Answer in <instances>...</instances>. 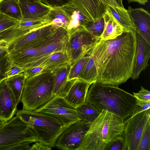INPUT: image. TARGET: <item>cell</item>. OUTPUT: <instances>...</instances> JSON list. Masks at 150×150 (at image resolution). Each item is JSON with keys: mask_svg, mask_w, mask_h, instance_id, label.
I'll use <instances>...</instances> for the list:
<instances>
[{"mask_svg": "<svg viewBox=\"0 0 150 150\" xmlns=\"http://www.w3.org/2000/svg\"><path fill=\"white\" fill-rule=\"evenodd\" d=\"M127 1L129 3L131 2H136L140 4L144 5L148 2V0H127Z\"/></svg>", "mask_w": 150, "mask_h": 150, "instance_id": "obj_43", "label": "cell"}, {"mask_svg": "<svg viewBox=\"0 0 150 150\" xmlns=\"http://www.w3.org/2000/svg\"><path fill=\"white\" fill-rule=\"evenodd\" d=\"M5 80L0 83V120L6 122L15 115L17 106L15 97Z\"/></svg>", "mask_w": 150, "mask_h": 150, "instance_id": "obj_14", "label": "cell"}, {"mask_svg": "<svg viewBox=\"0 0 150 150\" xmlns=\"http://www.w3.org/2000/svg\"><path fill=\"white\" fill-rule=\"evenodd\" d=\"M12 63L8 53L0 57V83L8 78L7 73Z\"/></svg>", "mask_w": 150, "mask_h": 150, "instance_id": "obj_32", "label": "cell"}, {"mask_svg": "<svg viewBox=\"0 0 150 150\" xmlns=\"http://www.w3.org/2000/svg\"><path fill=\"white\" fill-rule=\"evenodd\" d=\"M67 30L58 27L41 38L8 54L13 63L24 69L38 67L45 57L52 53L66 51Z\"/></svg>", "mask_w": 150, "mask_h": 150, "instance_id": "obj_3", "label": "cell"}, {"mask_svg": "<svg viewBox=\"0 0 150 150\" xmlns=\"http://www.w3.org/2000/svg\"><path fill=\"white\" fill-rule=\"evenodd\" d=\"M26 75L24 72L6 79V84L12 91L16 100V105L20 103L24 86Z\"/></svg>", "mask_w": 150, "mask_h": 150, "instance_id": "obj_23", "label": "cell"}, {"mask_svg": "<svg viewBox=\"0 0 150 150\" xmlns=\"http://www.w3.org/2000/svg\"><path fill=\"white\" fill-rule=\"evenodd\" d=\"M92 84L78 78L72 79L68 91L64 98L76 108L86 102L87 92Z\"/></svg>", "mask_w": 150, "mask_h": 150, "instance_id": "obj_17", "label": "cell"}, {"mask_svg": "<svg viewBox=\"0 0 150 150\" xmlns=\"http://www.w3.org/2000/svg\"><path fill=\"white\" fill-rule=\"evenodd\" d=\"M70 67V64L69 63L52 71L54 76L52 93L55 96L64 98L68 92L72 81V80H67Z\"/></svg>", "mask_w": 150, "mask_h": 150, "instance_id": "obj_18", "label": "cell"}, {"mask_svg": "<svg viewBox=\"0 0 150 150\" xmlns=\"http://www.w3.org/2000/svg\"><path fill=\"white\" fill-rule=\"evenodd\" d=\"M24 70L23 68L12 63L7 73L8 78L21 73Z\"/></svg>", "mask_w": 150, "mask_h": 150, "instance_id": "obj_38", "label": "cell"}, {"mask_svg": "<svg viewBox=\"0 0 150 150\" xmlns=\"http://www.w3.org/2000/svg\"><path fill=\"white\" fill-rule=\"evenodd\" d=\"M133 96L137 100L145 102H150V92L141 86V89L137 92H133Z\"/></svg>", "mask_w": 150, "mask_h": 150, "instance_id": "obj_36", "label": "cell"}, {"mask_svg": "<svg viewBox=\"0 0 150 150\" xmlns=\"http://www.w3.org/2000/svg\"><path fill=\"white\" fill-rule=\"evenodd\" d=\"M19 3L23 18L38 19L45 18L52 8L40 1L30 2L19 1Z\"/></svg>", "mask_w": 150, "mask_h": 150, "instance_id": "obj_19", "label": "cell"}, {"mask_svg": "<svg viewBox=\"0 0 150 150\" xmlns=\"http://www.w3.org/2000/svg\"><path fill=\"white\" fill-rule=\"evenodd\" d=\"M107 10L109 11L122 26L124 31H134L135 28L132 23L127 10L108 4Z\"/></svg>", "mask_w": 150, "mask_h": 150, "instance_id": "obj_24", "label": "cell"}, {"mask_svg": "<svg viewBox=\"0 0 150 150\" xmlns=\"http://www.w3.org/2000/svg\"><path fill=\"white\" fill-rule=\"evenodd\" d=\"M24 72L26 75L27 77L33 76L44 70L46 69L41 67H36L29 69H24ZM47 70V69H46Z\"/></svg>", "mask_w": 150, "mask_h": 150, "instance_id": "obj_39", "label": "cell"}, {"mask_svg": "<svg viewBox=\"0 0 150 150\" xmlns=\"http://www.w3.org/2000/svg\"><path fill=\"white\" fill-rule=\"evenodd\" d=\"M91 123L76 121L67 127L57 139L55 147L66 150H78Z\"/></svg>", "mask_w": 150, "mask_h": 150, "instance_id": "obj_11", "label": "cell"}, {"mask_svg": "<svg viewBox=\"0 0 150 150\" xmlns=\"http://www.w3.org/2000/svg\"><path fill=\"white\" fill-rule=\"evenodd\" d=\"M103 17L105 21V27L100 37V40L114 39L120 35L124 31L122 26L109 11L107 10Z\"/></svg>", "mask_w": 150, "mask_h": 150, "instance_id": "obj_20", "label": "cell"}, {"mask_svg": "<svg viewBox=\"0 0 150 150\" xmlns=\"http://www.w3.org/2000/svg\"><path fill=\"white\" fill-rule=\"evenodd\" d=\"M0 11L19 21L23 18L18 0H2L0 1Z\"/></svg>", "mask_w": 150, "mask_h": 150, "instance_id": "obj_25", "label": "cell"}, {"mask_svg": "<svg viewBox=\"0 0 150 150\" xmlns=\"http://www.w3.org/2000/svg\"><path fill=\"white\" fill-rule=\"evenodd\" d=\"M52 148L43 145L38 142H35L30 146V150H50Z\"/></svg>", "mask_w": 150, "mask_h": 150, "instance_id": "obj_41", "label": "cell"}, {"mask_svg": "<svg viewBox=\"0 0 150 150\" xmlns=\"http://www.w3.org/2000/svg\"><path fill=\"white\" fill-rule=\"evenodd\" d=\"M2 0H0V1H2Z\"/></svg>", "mask_w": 150, "mask_h": 150, "instance_id": "obj_47", "label": "cell"}, {"mask_svg": "<svg viewBox=\"0 0 150 150\" xmlns=\"http://www.w3.org/2000/svg\"><path fill=\"white\" fill-rule=\"evenodd\" d=\"M54 79L52 72L46 69L27 77L21 98L22 109L36 110L53 98Z\"/></svg>", "mask_w": 150, "mask_h": 150, "instance_id": "obj_5", "label": "cell"}, {"mask_svg": "<svg viewBox=\"0 0 150 150\" xmlns=\"http://www.w3.org/2000/svg\"><path fill=\"white\" fill-rule=\"evenodd\" d=\"M15 115L33 131L38 142L52 148L66 128L56 118L35 110H17Z\"/></svg>", "mask_w": 150, "mask_h": 150, "instance_id": "obj_6", "label": "cell"}, {"mask_svg": "<svg viewBox=\"0 0 150 150\" xmlns=\"http://www.w3.org/2000/svg\"><path fill=\"white\" fill-rule=\"evenodd\" d=\"M137 100L133 95L118 86L94 82L88 88L86 102L100 112L107 110L124 121L132 114Z\"/></svg>", "mask_w": 150, "mask_h": 150, "instance_id": "obj_2", "label": "cell"}, {"mask_svg": "<svg viewBox=\"0 0 150 150\" xmlns=\"http://www.w3.org/2000/svg\"><path fill=\"white\" fill-rule=\"evenodd\" d=\"M37 142L35 132L16 115L0 127V150L19 143Z\"/></svg>", "mask_w": 150, "mask_h": 150, "instance_id": "obj_7", "label": "cell"}, {"mask_svg": "<svg viewBox=\"0 0 150 150\" xmlns=\"http://www.w3.org/2000/svg\"><path fill=\"white\" fill-rule=\"evenodd\" d=\"M52 23L45 18L38 19L22 18L19 22V25L29 32L43 26Z\"/></svg>", "mask_w": 150, "mask_h": 150, "instance_id": "obj_28", "label": "cell"}, {"mask_svg": "<svg viewBox=\"0 0 150 150\" xmlns=\"http://www.w3.org/2000/svg\"><path fill=\"white\" fill-rule=\"evenodd\" d=\"M150 108V102L137 100L136 107L132 114L130 116H134L142 111L149 109Z\"/></svg>", "mask_w": 150, "mask_h": 150, "instance_id": "obj_37", "label": "cell"}, {"mask_svg": "<svg viewBox=\"0 0 150 150\" xmlns=\"http://www.w3.org/2000/svg\"><path fill=\"white\" fill-rule=\"evenodd\" d=\"M135 31L137 46L131 78L132 80L138 78L142 71L149 66L150 57V44L139 33Z\"/></svg>", "mask_w": 150, "mask_h": 150, "instance_id": "obj_12", "label": "cell"}, {"mask_svg": "<svg viewBox=\"0 0 150 150\" xmlns=\"http://www.w3.org/2000/svg\"><path fill=\"white\" fill-rule=\"evenodd\" d=\"M19 1L25 2H33L38 1H40V0H18Z\"/></svg>", "mask_w": 150, "mask_h": 150, "instance_id": "obj_45", "label": "cell"}, {"mask_svg": "<svg viewBox=\"0 0 150 150\" xmlns=\"http://www.w3.org/2000/svg\"><path fill=\"white\" fill-rule=\"evenodd\" d=\"M91 49L71 66L67 76L68 81L78 78L83 66L89 58Z\"/></svg>", "mask_w": 150, "mask_h": 150, "instance_id": "obj_29", "label": "cell"}, {"mask_svg": "<svg viewBox=\"0 0 150 150\" xmlns=\"http://www.w3.org/2000/svg\"><path fill=\"white\" fill-rule=\"evenodd\" d=\"M40 1L52 8H61L72 2L71 0H40Z\"/></svg>", "mask_w": 150, "mask_h": 150, "instance_id": "obj_35", "label": "cell"}, {"mask_svg": "<svg viewBox=\"0 0 150 150\" xmlns=\"http://www.w3.org/2000/svg\"><path fill=\"white\" fill-rule=\"evenodd\" d=\"M45 18L54 25L67 30L70 21V18L61 8H52Z\"/></svg>", "mask_w": 150, "mask_h": 150, "instance_id": "obj_26", "label": "cell"}, {"mask_svg": "<svg viewBox=\"0 0 150 150\" xmlns=\"http://www.w3.org/2000/svg\"><path fill=\"white\" fill-rule=\"evenodd\" d=\"M35 111L56 118L65 128L74 122L80 120L76 108L62 97L55 96Z\"/></svg>", "mask_w": 150, "mask_h": 150, "instance_id": "obj_9", "label": "cell"}, {"mask_svg": "<svg viewBox=\"0 0 150 150\" xmlns=\"http://www.w3.org/2000/svg\"><path fill=\"white\" fill-rule=\"evenodd\" d=\"M6 122L0 120V127L4 125Z\"/></svg>", "mask_w": 150, "mask_h": 150, "instance_id": "obj_46", "label": "cell"}, {"mask_svg": "<svg viewBox=\"0 0 150 150\" xmlns=\"http://www.w3.org/2000/svg\"><path fill=\"white\" fill-rule=\"evenodd\" d=\"M150 120V109L124 121V128L122 136L125 142L127 150H137L144 129Z\"/></svg>", "mask_w": 150, "mask_h": 150, "instance_id": "obj_10", "label": "cell"}, {"mask_svg": "<svg viewBox=\"0 0 150 150\" xmlns=\"http://www.w3.org/2000/svg\"><path fill=\"white\" fill-rule=\"evenodd\" d=\"M52 23L31 31L11 43L7 48L9 54L15 52L50 33L57 27Z\"/></svg>", "mask_w": 150, "mask_h": 150, "instance_id": "obj_16", "label": "cell"}, {"mask_svg": "<svg viewBox=\"0 0 150 150\" xmlns=\"http://www.w3.org/2000/svg\"><path fill=\"white\" fill-rule=\"evenodd\" d=\"M1 13V12H0V13Z\"/></svg>", "mask_w": 150, "mask_h": 150, "instance_id": "obj_48", "label": "cell"}, {"mask_svg": "<svg viewBox=\"0 0 150 150\" xmlns=\"http://www.w3.org/2000/svg\"><path fill=\"white\" fill-rule=\"evenodd\" d=\"M61 8L70 19L67 28V31L84 27L89 22L93 21L83 15L72 2Z\"/></svg>", "mask_w": 150, "mask_h": 150, "instance_id": "obj_21", "label": "cell"}, {"mask_svg": "<svg viewBox=\"0 0 150 150\" xmlns=\"http://www.w3.org/2000/svg\"><path fill=\"white\" fill-rule=\"evenodd\" d=\"M124 121L107 110L101 111L91 124L78 150H104L114 139L121 137Z\"/></svg>", "mask_w": 150, "mask_h": 150, "instance_id": "obj_4", "label": "cell"}, {"mask_svg": "<svg viewBox=\"0 0 150 150\" xmlns=\"http://www.w3.org/2000/svg\"><path fill=\"white\" fill-rule=\"evenodd\" d=\"M137 150H150V120L144 129Z\"/></svg>", "mask_w": 150, "mask_h": 150, "instance_id": "obj_31", "label": "cell"}, {"mask_svg": "<svg viewBox=\"0 0 150 150\" xmlns=\"http://www.w3.org/2000/svg\"><path fill=\"white\" fill-rule=\"evenodd\" d=\"M123 0H106L108 4L115 7L121 8H125L123 4Z\"/></svg>", "mask_w": 150, "mask_h": 150, "instance_id": "obj_42", "label": "cell"}, {"mask_svg": "<svg viewBox=\"0 0 150 150\" xmlns=\"http://www.w3.org/2000/svg\"><path fill=\"white\" fill-rule=\"evenodd\" d=\"M20 21L4 14H0V33L18 25Z\"/></svg>", "mask_w": 150, "mask_h": 150, "instance_id": "obj_33", "label": "cell"}, {"mask_svg": "<svg viewBox=\"0 0 150 150\" xmlns=\"http://www.w3.org/2000/svg\"><path fill=\"white\" fill-rule=\"evenodd\" d=\"M74 5L84 16L95 22L107 11L106 0H71Z\"/></svg>", "mask_w": 150, "mask_h": 150, "instance_id": "obj_13", "label": "cell"}, {"mask_svg": "<svg viewBox=\"0 0 150 150\" xmlns=\"http://www.w3.org/2000/svg\"><path fill=\"white\" fill-rule=\"evenodd\" d=\"M68 32L66 52L71 66L92 48L100 38L94 36L83 27Z\"/></svg>", "mask_w": 150, "mask_h": 150, "instance_id": "obj_8", "label": "cell"}, {"mask_svg": "<svg viewBox=\"0 0 150 150\" xmlns=\"http://www.w3.org/2000/svg\"><path fill=\"white\" fill-rule=\"evenodd\" d=\"M137 46L135 31L99 40L91 49L78 78L117 86L125 83L132 77Z\"/></svg>", "mask_w": 150, "mask_h": 150, "instance_id": "obj_1", "label": "cell"}, {"mask_svg": "<svg viewBox=\"0 0 150 150\" xmlns=\"http://www.w3.org/2000/svg\"><path fill=\"white\" fill-rule=\"evenodd\" d=\"M7 53L6 49L0 46V57Z\"/></svg>", "mask_w": 150, "mask_h": 150, "instance_id": "obj_44", "label": "cell"}, {"mask_svg": "<svg viewBox=\"0 0 150 150\" xmlns=\"http://www.w3.org/2000/svg\"><path fill=\"white\" fill-rule=\"evenodd\" d=\"M130 19L139 33L150 44V14L142 8H133L129 6L127 10Z\"/></svg>", "mask_w": 150, "mask_h": 150, "instance_id": "obj_15", "label": "cell"}, {"mask_svg": "<svg viewBox=\"0 0 150 150\" xmlns=\"http://www.w3.org/2000/svg\"><path fill=\"white\" fill-rule=\"evenodd\" d=\"M104 150H127L123 138L121 136L114 139L107 145Z\"/></svg>", "mask_w": 150, "mask_h": 150, "instance_id": "obj_34", "label": "cell"}, {"mask_svg": "<svg viewBox=\"0 0 150 150\" xmlns=\"http://www.w3.org/2000/svg\"><path fill=\"white\" fill-rule=\"evenodd\" d=\"M70 63L66 51L53 53L47 56L38 67H41L53 71L58 67Z\"/></svg>", "mask_w": 150, "mask_h": 150, "instance_id": "obj_22", "label": "cell"}, {"mask_svg": "<svg viewBox=\"0 0 150 150\" xmlns=\"http://www.w3.org/2000/svg\"><path fill=\"white\" fill-rule=\"evenodd\" d=\"M76 108L79 113L80 121L83 122L91 123L100 113L94 106L86 102Z\"/></svg>", "mask_w": 150, "mask_h": 150, "instance_id": "obj_27", "label": "cell"}, {"mask_svg": "<svg viewBox=\"0 0 150 150\" xmlns=\"http://www.w3.org/2000/svg\"><path fill=\"white\" fill-rule=\"evenodd\" d=\"M30 144L26 143H21L11 146L6 150H30Z\"/></svg>", "mask_w": 150, "mask_h": 150, "instance_id": "obj_40", "label": "cell"}, {"mask_svg": "<svg viewBox=\"0 0 150 150\" xmlns=\"http://www.w3.org/2000/svg\"><path fill=\"white\" fill-rule=\"evenodd\" d=\"M105 21L103 16L94 22L91 21L86 24L84 27L94 36L100 37L104 30Z\"/></svg>", "mask_w": 150, "mask_h": 150, "instance_id": "obj_30", "label": "cell"}]
</instances>
